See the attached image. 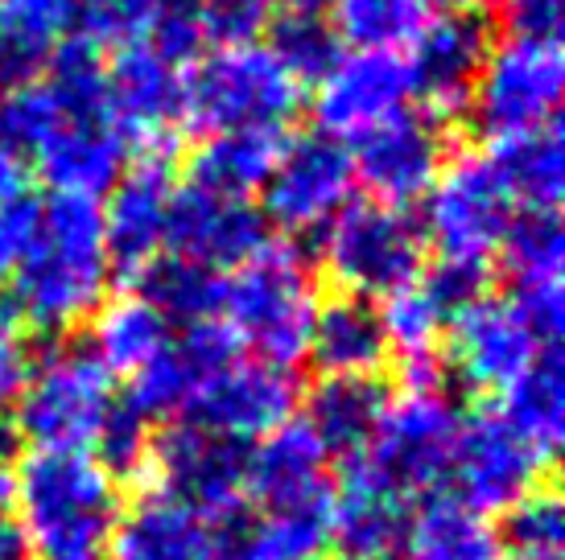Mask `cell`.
I'll return each instance as SVG.
<instances>
[{
    "mask_svg": "<svg viewBox=\"0 0 565 560\" xmlns=\"http://www.w3.org/2000/svg\"><path fill=\"white\" fill-rule=\"evenodd\" d=\"M170 334L173 322L137 289L108 297L87 317V351L108 367L111 379H120V375L132 379L161 346L170 343Z\"/></svg>",
    "mask_w": 565,
    "mask_h": 560,
    "instance_id": "32",
    "label": "cell"
},
{
    "mask_svg": "<svg viewBox=\"0 0 565 560\" xmlns=\"http://www.w3.org/2000/svg\"><path fill=\"white\" fill-rule=\"evenodd\" d=\"M244 355L236 338L220 322H194L173 326L170 343L128 379V400L153 420H182L199 400V391L211 384V375Z\"/></svg>",
    "mask_w": 565,
    "mask_h": 560,
    "instance_id": "21",
    "label": "cell"
},
{
    "mask_svg": "<svg viewBox=\"0 0 565 560\" xmlns=\"http://www.w3.org/2000/svg\"><path fill=\"white\" fill-rule=\"evenodd\" d=\"M380 408H384V391H380L376 379H334V375H322L310 396H306V412H301V424L318 437V445L327 450V457H360L372 441V429L380 420Z\"/></svg>",
    "mask_w": 565,
    "mask_h": 560,
    "instance_id": "35",
    "label": "cell"
},
{
    "mask_svg": "<svg viewBox=\"0 0 565 560\" xmlns=\"http://www.w3.org/2000/svg\"><path fill=\"white\" fill-rule=\"evenodd\" d=\"M306 99L301 83L268 42L206 46L182 66L178 125L190 132H285Z\"/></svg>",
    "mask_w": 565,
    "mask_h": 560,
    "instance_id": "4",
    "label": "cell"
},
{
    "mask_svg": "<svg viewBox=\"0 0 565 560\" xmlns=\"http://www.w3.org/2000/svg\"><path fill=\"white\" fill-rule=\"evenodd\" d=\"M285 132H215L190 161V182L227 198H252L265 186Z\"/></svg>",
    "mask_w": 565,
    "mask_h": 560,
    "instance_id": "36",
    "label": "cell"
},
{
    "mask_svg": "<svg viewBox=\"0 0 565 560\" xmlns=\"http://www.w3.org/2000/svg\"><path fill=\"white\" fill-rule=\"evenodd\" d=\"M71 37H79L75 0H0V83L42 75Z\"/></svg>",
    "mask_w": 565,
    "mask_h": 560,
    "instance_id": "31",
    "label": "cell"
},
{
    "mask_svg": "<svg viewBox=\"0 0 565 560\" xmlns=\"http://www.w3.org/2000/svg\"><path fill=\"white\" fill-rule=\"evenodd\" d=\"M441 165H446V132L438 116L413 108L363 132L351 149L355 186L367 190V198L376 203L405 206V211L429 194Z\"/></svg>",
    "mask_w": 565,
    "mask_h": 560,
    "instance_id": "17",
    "label": "cell"
},
{
    "mask_svg": "<svg viewBox=\"0 0 565 560\" xmlns=\"http://www.w3.org/2000/svg\"><path fill=\"white\" fill-rule=\"evenodd\" d=\"M495 4V25L503 37H524V42H557L565 21V0H491Z\"/></svg>",
    "mask_w": 565,
    "mask_h": 560,
    "instance_id": "44",
    "label": "cell"
},
{
    "mask_svg": "<svg viewBox=\"0 0 565 560\" xmlns=\"http://www.w3.org/2000/svg\"><path fill=\"white\" fill-rule=\"evenodd\" d=\"M405 560H503L500 528L455 495H429L408 511Z\"/></svg>",
    "mask_w": 565,
    "mask_h": 560,
    "instance_id": "33",
    "label": "cell"
},
{
    "mask_svg": "<svg viewBox=\"0 0 565 560\" xmlns=\"http://www.w3.org/2000/svg\"><path fill=\"white\" fill-rule=\"evenodd\" d=\"M318 280L310 260L285 239H268L260 251L223 272L220 322L248 358L277 371L306 363L310 326L318 313Z\"/></svg>",
    "mask_w": 565,
    "mask_h": 560,
    "instance_id": "5",
    "label": "cell"
},
{
    "mask_svg": "<svg viewBox=\"0 0 565 560\" xmlns=\"http://www.w3.org/2000/svg\"><path fill=\"white\" fill-rule=\"evenodd\" d=\"M38 223H42V198L30 190L0 203V280L13 277V268L21 265V256L30 251L38 235Z\"/></svg>",
    "mask_w": 565,
    "mask_h": 560,
    "instance_id": "45",
    "label": "cell"
},
{
    "mask_svg": "<svg viewBox=\"0 0 565 560\" xmlns=\"http://www.w3.org/2000/svg\"><path fill=\"white\" fill-rule=\"evenodd\" d=\"M503 272L512 280V301L533 322L541 343L557 346L565 330V244L562 218L553 215H516L500 244Z\"/></svg>",
    "mask_w": 565,
    "mask_h": 560,
    "instance_id": "24",
    "label": "cell"
},
{
    "mask_svg": "<svg viewBox=\"0 0 565 560\" xmlns=\"http://www.w3.org/2000/svg\"><path fill=\"white\" fill-rule=\"evenodd\" d=\"M273 239L252 198H227L203 186H178L166 227V256L190 260L211 272H232Z\"/></svg>",
    "mask_w": 565,
    "mask_h": 560,
    "instance_id": "19",
    "label": "cell"
},
{
    "mask_svg": "<svg viewBox=\"0 0 565 560\" xmlns=\"http://www.w3.org/2000/svg\"><path fill=\"white\" fill-rule=\"evenodd\" d=\"M334 491L330 457L318 445V437L301 424V417H289L273 433L248 445V486L244 507H268V503H294Z\"/></svg>",
    "mask_w": 565,
    "mask_h": 560,
    "instance_id": "26",
    "label": "cell"
},
{
    "mask_svg": "<svg viewBox=\"0 0 565 560\" xmlns=\"http://www.w3.org/2000/svg\"><path fill=\"white\" fill-rule=\"evenodd\" d=\"M388 338L380 326V310L363 297L334 293L330 301H318L315 326L306 358L322 375L334 379H376V371L388 363Z\"/></svg>",
    "mask_w": 565,
    "mask_h": 560,
    "instance_id": "27",
    "label": "cell"
},
{
    "mask_svg": "<svg viewBox=\"0 0 565 560\" xmlns=\"http://www.w3.org/2000/svg\"><path fill=\"white\" fill-rule=\"evenodd\" d=\"M33 371V351L25 338V326L9 305H0V412L17 405Z\"/></svg>",
    "mask_w": 565,
    "mask_h": 560,
    "instance_id": "46",
    "label": "cell"
},
{
    "mask_svg": "<svg viewBox=\"0 0 565 560\" xmlns=\"http://www.w3.org/2000/svg\"><path fill=\"white\" fill-rule=\"evenodd\" d=\"M153 433H158V429H153V420L145 417L141 408L125 396L120 405L111 408L108 424L99 429L92 453L108 470H116V474H125V470H145V457H149Z\"/></svg>",
    "mask_w": 565,
    "mask_h": 560,
    "instance_id": "42",
    "label": "cell"
},
{
    "mask_svg": "<svg viewBox=\"0 0 565 560\" xmlns=\"http://www.w3.org/2000/svg\"><path fill=\"white\" fill-rule=\"evenodd\" d=\"M111 272L99 198L50 190L30 251L9 277V310L21 326L66 334L108 301Z\"/></svg>",
    "mask_w": 565,
    "mask_h": 560,
    "instance_id": "2",
    "label": "cell"
},
{
    "mask_svg": "<svg viewBox=\"0 0 565 560\" xmlns=\"http://www.w3.org/2000/svg\"><path fill=\"white\" fill-rule=\"evenodd\" d=\"M565 95L562 42H524L503 37L487 50L467 111L491 140L557 125Z\"/></svg>",
    "mask_w": 565,
    "mask_h": 560,
    "instance_id": "10",
    "label": "cell"
},
{
    "mask_svg": "<svg viewBox=\"0 0 565 560\" xmlns=\"http://www.w3.org/2000/svg\"><path fill=\"white\" fill-rule=\"evenodd\" d=\"M104 78H108L111 116H116V125L125 128L132 157L173 153L182 66L141 37V42L116 46L111 63H104Z\"/></svg>",
    "mask_w": 565,
    "mask_h": 560,
    "instance_id": "20",
    "label": "cell"
},
{
    "mask_svg": "<svg viewBox=\"0 0 565 560\" xmlns=\"http://www.w3.org/2000/svg\"><path fill=\"white\" fill-rule=\"evenodd\" d=\"M487 0H429V9H446V13H475Z\"/></svg>",
    "mask_w": 565,
    "mask_h": 560,
    "instance_id": "50",
    "label": "cell"
},
{
    "mask_svg": "<svg viewBox=\"0 0 565 560\" xmlns=\"http://www.w3.org/2000/svg\"><path fill=\"white\" fill-rule=\"evenodd\" d=\"M318 260L339 293L384 301L425 268L422 223L405 206L351 198L318 231Z\"/></svg>",
    "mask_w": 565,
    "mask_h": 560,
    "instance_id": "7",
    "label": "cell"
},
{
    "mask_svg": "<svg viewBox=\"0 0 565 560\" xmlns=\"http://www.w3.org/2000/svg\"><path fill=\"white\" fill-rule=\"evenodd\" d=\"M190 9H194V21H199L206 46L252 42L268 17L260 0H190Z\"/></svg>",
    "mask_w": 565,
    "mask_h": 560,
    "instance_id": "43",
    "label": "cell"
},
{
    "mask_svg": "<svg viewBox=\"0 0 565 560\" xmlns=\"http://www.w3.org/2000/svg\"><path fill=\"white\" fill-rule=\"evenodd\" d=\"M13 507L33 560H108L125 495L92 450H33Z\"/></svg>",
    "mask_w": 565,
    "mask_h": 560,
    "instance_id": "3",
    "label": "cell"
},
{
    "mask_svg": "<svg viewBox=\"0 0 565 560\" xmlns=\"http://www.w3.org/2000/svg\"><path fill=\"white\" fill-rule=\"evenodd\" d=\"M495 417L520 433L536 453L557 457L565 429V363L557 346H545L524 371L495 396Z\"/></svg>",
    "mask_w": 565,
    "mask_h": 560,
    "instance_id": "34",
    "label": "cell"
},
{
    "mask_svg": "<svg viewBox=\"0 0 565 560\" xmlns=\"http://www.w3.org/2000/svg\"><path fill=\"white\" fill-rule=\"evenodd\" d=\"M413 503L388 491L360 462H347L343 478L334 483V545L355 557H388L401 548Z\"/></svg>",
    "mask_w": 565,
    "mask_h": 560,
    "instance_id": "29",
    "label": "cell"
},
{
    "mask_svg": "<svg viewBox=\"0 0 565 560\" xmlns=\"http://www.w3.org/2000/svg\"><path fill=\"white\" fill-rule=\"evenodd\" d=\"M487 272L491 268L483 265L434 260L408 284L384 297L380 326H384L388 351L405 358L408 367H434V355L446 343V330L455 322V313L487 293Z\"/></svg>",
    "mask_w": 565,
    "mask_h": 560,
    "instance_id": "16",
    "label": "cell"
},
{
    "mask_svg": "<svg viewBox=\"0 0 565 560\" xmlns=\"http://www.w3.org/2000/svg\"><path fill=\"white\" fill-rule=\"evenodd\" d=\"M491 37L475 13H441L429 17L417 42L405 50L408 78H413V104L429 116L462 111L471 99Z\"/></svg>",
    "mask_w": 565,
    "mask_h": 560,
    "instance_id": "23",
    "label": "cell"
},
{
    "mask_svg": "<svg viewBox=\"0 0 565 560\" xmlns=\"http://www.w3.org/2000/svg\"><path fill=\"white\" fill-rule=\"evenodd\" d=\"M21 190H25V161H21L17 149H9V144L0 140V203L21 194Z\"/></svg>",
    "mask_w": 565,
    "mask_h": 560,
    "instance_id": "48",
    "label": "cell"
},
{
    "mask_svg": "<svg viewBox=\"0 0 565 560\" xmlns=\"http://www.w3.org/2000/svg\"><path fill=\"white\" fill-rule=\"evenodd\" d=\"M334 560H393V557H355V552H343V557H334Z\"/></svg>",
    "mask_w": 565,
    "mask_h": 560,
    "instance_id": "52",
    "label": "cell"
},
{
    "mask_svg": "<svg viewBox=\"0 0 565 560\" xmlns=\"http://www.w3.org/2000/svg\"><path fill=\"white\" fill-rule=\"evenodd\" d=\"M429 17V0H327V25L343 50L405 54Z\"/></svg>",
    "mask_w": 565,
    "mask_h": 560,
    "instance_id": "37",
    "label": "cell"
},
{
    "mask_svg": "<svg viewBox=\"0 0 565 560\" xmlns=\"http://www.w3.org/2000/svg\"><path fill=\"white\" fill-rule=\"evenodd\" d=\"M487 161L508 190L516 215H553L565 194V149L562 128L545 125L533 132L491 140Z\"/></svg>",
    "mask_w": 565,
    "mask_h": 560,
    "instance_id": "30",
    "label": "cell"
},
{
    "mask_svg": "<svg viewBox=\"0 0 565 560\" xmlns=\"http://www.w3.org/2000/svg\"><path fill=\"white\" fill-rule=\"evenodd\" d=\"M294 408H298L294 375L256 363L248 355H236L227 367L211 375V384L199 391L190 417L182 420H194L203 429H215L232 441L252 445L294 417Z\"/></svg>",
    "mask_w": 565,
    "mask_h": 560,
    "instance_id": "22",
    "label": "cell"
},
{
    "mask_svg": "<svg viewBox=\"0 0 565 560\" xmlns=\"http://www.w3.org/2000/svg\"><path fill=\"white\" fill-rule=\"evenodd\" d=\"M330 548H334V491L248 507V519L236 531V560H327Z\"/></svg>",
    "mask_w": 565,
    "mask_h": 560,
    "instance_id": "28",
    "label": "cell"
},
{
    "mask_svg": "<svg viewBox=\"0 0 565 560\" xmlns=\"http://www.w3.org/2000/svg\"><path fill=\"white\" fill-rule=\"evenodd\" d=\"M17 478H21V457H17L13 441L0 437V515H9V507H13Z\"/></svg>",
    "mask_w": 565,
    "mask_h": 560,
    "instance_id": "47",
    "label": "cell"
},
{
    "mask_svg": "<svg viewBox=\"0 0 565 560\" xmlns=\"http://www.w3.org/2000/svg\"><path fill=\"white\" fill-rule=\"evenodd\" d=\"M265 9H281V13H294V9H318L322 0H260Z\"/></svg>",
    "mask_w": 565,
    "mask_h": 560,
    "instance_id": "51",
    "label": "cell"
},
{
    "mask_svg": "<svg viewBox=\"0 0 565 560\" xmlns=\"http://www.w3.org/2000/svg\"><path fill=\"white\" fill-rule=\"evenodd\" d=\"M550 466V457L536 453L520 433H512L495 412H479V417H462L446 483L455 486L458 503L491 519L516 507L536 486H545Z\"/></svg>",
    "mask_w": 565,
    "mask_h": 560,
    "instance_id": "13",
    "label": "cell"
},
{
    "mask_svg": "<svg viewBox=\"0 0 565 560\" xmlns=\"http://www.w3.org/2000/svg\"><path fill=\"white\" fill-rule=\"evenodd\" d=\"M145 470L153 474V486L178 495L215 528H227L244 515V486H248V445L232 437L203 429L194 420H170L153 433Z\"/></svg>",
    "mask_w": 565,
    "mask_h": 560,
    "instance_id": "11",
    "label": "cell"
},
{
    "mask_svg": "<svg viewBox=\"0 0 565 560\" xmlns=\"http://www.w3.org/2000/svg\"><path fill=\"white\" fill-rule=\"evenodd\" d=\"M75 9H79V37L104 50L149 37L166 0H75Z\"/></svg>",
    "mask_w": 565,
    "mask_h": 560,
    "instance_id": "41",
    "label": "cell"
},
{
    "mask_svg": "<svg viewBox=\"0 0 565 560\" xmlns=\"http://www.w3.org/2000/svg\"><path fill=\"white\" fill-rule=\"evenodd\" d=\"M422 203L425 248L438 251V260H462V265L491 268L503 235L516 218V206L500 186L487 153L446 157L438 182L429 186Z\"/></svg>",
    "mask_w": 565,
    "mask_h": 560,
    "instance_id": "9",
    "label": "cell"
},
{
    "mask_svg": "<svg viewBox=\"0 0 565 560\" xmlns=\"http://www.w3.org/2000/svg\"><path fill=\"white\" fill-rule=\"evenodd\" d=\"M0 560H33L13 515H0Z\"/></svg>",
    "mask_w": 565,
    "mask_h": 560,
    "instance_id": "49",
    "label": "cell"
},
{
    "mask_svg": "<svg viewBox=\"0 0 565 560\" xmlns=\"http://www.w3.org/2000/svg\"><path fill=\"white\" fill-rule=\"evenodd\" d=\"M173 190L178 186H173L170 153H137L111 182L108 203H99L111 268L137 280L153 260L166 256Z\"/></svg>",
    "mask_w": 565,
    "mask_h": 560,
    "instance_id": "18",
    "label": "cell"
},
{
    "mask_svg": "<svg viewBox=\"0 0 565 560\" xmlns=\"http://www.w3.org/2000/svg\"><path fill=\"white\" fill-rule=\"evenodd\" d=\"M227 560H236V557H227Z\"/></svg>",
    "mask_w": 565,
    "mask_h": 560,
    "instance_id": "53",
    "label": "cell"
},
{
    "mask_svg": "<svg viewBox=\"0 0 565 560\" xmlns=\"http://www.w3.org/2000/svg\"><path fill=\"white\" fill-rule=\"evenodd\" d=\"M355 194L351 149L327 132H298L281 140V153L268 170L260 198L265 223L285 235H318Z\"/></svg>",
    "mask_w": 565,
    "mask_h": 560,
    "instance_id": "12",
    "label": "cell"
},
{
    "mask_svg": "<svg viewBox=\"0 0 565 560\" xmlns=\"http://www.w3.org/2000/svg\"><path fill=\"white\" fill-rule=\"evenodd\" d=\"M116 405V379L87 346H54L17 396V433L33 450H92Z\"/></svg>",
    "mask_w": 565,
    "mask_h": 560,
    "instance_id": "8",
    "label": "cell"
},
{
    "mask_svg": "<svg viewBox=\"0 0 565 560\" xmlns=\"http://www.w3.org/2000/svg\"><path fill=\"white\" fill-rule=\"evenodd\" d=\"M503 548L512 560H562L565 548V511L553 486H536L516 507L503 511Z\"/></svg>",
    "mask_w": 565,
    "mask_h": 560,
    "instance_id": "39",
    "label": "cell"
},
{
    "mask_svg": "<svg viewBox=\"0 0 565 560\" xmlns=\"http://www.w3.org/2000/svg\"><path fill=\"white\" fill-rule=\"evenodd\" d=\"M132 289L158 305L173 326H194V322H215L223 297V272L199 268L178 256H161L132 280Z\"/></svg>",
    "mask_w": 565,
    "mask_h": 560,
    "instance_id": "38",
    "label": "cell"
},
{
    "mask_svg": "<svg viewBox=\"0 0 565 560\" xmlns=\"http://www.w3.org/2000/svg\"><path fill=\"white\" fill-rule=\"evenodd\" d=\"M550 343H541L533 322L512 297L483 293L455 313L446 330V363L467 391L500 396Z\"/></svg>",
    "mask_w": 565,
    "mask_h": 560,
    "instance_id": "15",
    "label": "cell"
},
{
    "mask_svg": "<svg viewBox=\"0 0 565 560\" xmlns=\"http://www.w3.org/2000/svg\"><path fill=\"white\" fill-rule=\"evenodd\" d=\"M0 140L54 194H108L132 161V144L111 116L104 50L71 37L42 75L4 87Z\"/></svg>",
    "mask_w": 565,
    "mask_h": 560,
    "instance_id": "1",
    "label": "cell"
},
{
    "mask_svg": "<svg viewBox=\"0 0 565 560\" xmlns=\"http://www.w3.org/2000/svg\"><path fill=\"white\" fill-rule=\"evenodd\" d=\"M223 545V528L149 483L116 519L108 560H220Z\"/></svg>",
    "mask_w": 565,
    "mask_h": 560,
    "instance_id": "25",
    "label": "cell"
},
{
    "mask_svg": "<svg viewBox=\"0 0 565 560\" xmlns=\"http://www.w3.org/2000/svg\"><path fill=\"white\" fill-rule=\"evenodd\" d=\"M408 108H413V78L405 54L393 50H343L315 78L318 132L343 144Z\"/></svg>",
    "mask_w": 565,
    "mask_h": 560,
    "instance_id": "14",
    "label": "cell"
},
{
    "mask_svg": "<svg viewBox=\"0 0 565 560\" xmlns=\"http://www.w3.org/2000/svg\"><path fill=\"white\" fill-rule=\"evenodd\" d=\"M268 46H273V54H277L301 83H315V78L343 54L339 37H334V30H330L327 17L318 13V9H294V13H281V21L273 25Z\"/></svg>",
    "mask_w": 565,
    "mask_h": 560,
    "instance_id": "40",
    "label": "cell"
},
{
    "mask_svg": "<svg viewBox=\"0 0 565 560\" xmlns=\"http://www.w3.org/2000/svg\"><path fill=\"white\" fill-rule=\"evenodd\" d=\"M458 429H462V408L441 388L438 371L408 367L405 384L393 396H384L367 450L351 462L372 470L405 503H417V498L441 495Z\"/></svg>",
    "mask_w": 565,
    "mask_h": 560,
    "instance_id": "6",
    "label": "cell"
}]
</instances>
